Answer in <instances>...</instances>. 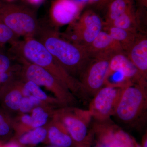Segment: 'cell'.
I'll use <instances>...</instances> for the list:
<instances>
[{"mask_svg": "<svg viewBox=\"0 0 147 147\" xmlns=\"http://www.w3.org/2000/svg\"><path fill=\"white\" fill-rule=\"evenodd\" d=\"M34 38L42 43L66 71L76 79L80 78L91 60L86 47L61 36L46 23H40Z\"/></svg>", "mask_w": 147, "mask_h": 147, "instance_id": "1", "label": "cell"}, {"mask_svg": "<svg viewBox=\"0 0 147 147\" xmlns=\"http://www.w3.org/2000/svg\"><path fill=\"white\" fill-rule=\"evenodd\" d=\"M11 52L17 58H22L44 68L65 86L75 97L89 100L84 93L79 79L68 73L48 51L44 45L34 37L26 38L11 46Z\"/></svg>", "mask_w": 147, "mask_h": 147, "instance_id": "2", "label": "cell"}, {"mask_svg": "<svg viewBox=\"0 0 147 147\" xmlns=\"http://www.w3.org/2000/svg\"><path fill=\"white\" fill-rule=\"evenodd\" d=\"M147 86L133 84L123 88L114 116L131 126L143 125L147 110Z\"/></svg>", "mask_w": 147, "mask_h": 147, "instance_id": "3", "label": "cell"}, {"mask_svg": "<svg viewBox=\"0 0 147 147\" xmlns=\"http://www.w3.org/2000/svg\"><path fill=\"white\" fill-rule=\"evenodd\" d=\"M0 21L18 36L34 37L40 22L33 9L24 4L0 0Z\"/></svg>", "mask_w": 147, "mask_h": 147, "instance_id": "4", "label": "cell"}, {"mask_svg": "<svg viewBox=\"0 0 147 147\" xmlns=\"http://www.w3.org/2000/svg\"><path fill=\"white\" fill-rule=\"evenodd\" d=\"M18 59L23 64L22 73L26 81L45 87L54 94L56 99L63 107L76 105L77 99L75 96L50 72L24 59Z\"/></svg>", "mask_w": 147, "mask_h": 147, "instance_id": "5", "label": "cell"}, {"mask_svg": "<svg viewBox=\"0 0 147 147\" xmlns=\"http://www.w3.org/2000/svg\"><path fill=\"white\" fill-rule=\"evenodd\" d=\"M54 117L66 129L74 143L84 147L88 143V129L92 117L88 110L65 106L55 112Z\"/></svg>", "mask_w": 147, "mask_h": 147, "instance_id": "6", "label": "cell"}, {"mask_svg": "<svg viewBox=\"0 0 147 147\" xmlns=\"http://www.w3.org/2000/svg\"><path fill=\"white\" fill-rule=\"evenodd\" d=\"M64 37L71 42L86 47L102 30L103 21L92 9L86 10L71 24Z\"/></svg>", "mask_w": 147, "mask_h": 147, "instance_id": "7", "label": "cell"}, {"mask_svg": "<svg viewBox=\"0 0 147 147\" xmlns=\"http://www.w3.org/2000/svg\"><path fill=\"white\" fill-rule=\"evenodd\" d=\"M100 146L104 147H140L131 135L122 129L111 119L95 120L92 130Z\"/></svg>", "mask_w": 147, "mask_h": 147, "instance_id": "8", "label": "cell"}, {"mask_svg": "<svg viewBox=\"0 0 147 147\" xmlns=\"http://www.w3.org/2000/svg\"><path fill=\"white\" fill-rule=\"evenodd\" d=\"M123 88L104 86L93 96L88 110L95 120L103 121L114 116Z\"/></svg>", "mask_w": 147, "mask_h": 147, "instance_id": "9", "label": "cell"}, {"mask_svg": "<svg viewBox=\"0 0 147 147\" xmlns=\"http://www.w3.org/2000/svg\"><path fill=\"white\" fill-rule=\"evenodd\" d=\"M110 58L92 59L79 78L82 90L89 98L105 86Z\"/></svg>", "mask_w": 147, "mask_h": 147, "instance_id": "10", "label": "cell"}, {"mask_svg": "<svg viewBox=\"0 0 147 147\" xmlns=\"http://www.w3.org/2000/svg\"><path fill=\"white\" fill-rule=\"evenodd\" d=\"M86 5L77 0H54L50 7V18L58 26L70 24L79 18Z\"/></svg>", "mask_w": 147, "mask_h": 147, "instance_id": "11", "label": "cell"}, {"mask_svg": "<svg viewBox=\"0 0 147 147\" xmlns=\"http://www.w3.org/2000/svg\"><path fill=\"white\" fill-rule=\"evenodd\" d=\"M114 72L121 74L132 84L147 86V80L142 77L124 52L117 53L110 58L108 75Z\"/></svg>", "mask_w": 147, "mask_h": 147, "instance_id": "12", "label": "cell"}, {"mask_svg": "<svg viewBox=\"0 0 147 147\" xmlns=\"http://www.w3.org/2000/svg\"><path fill=\"white\" fill-rule=\"evenodd\" d=\"M86 48L91 59L111 58L117 53L124 52L119 42L103 30L101 31L95 39Z\"/></svg>", "mask_w": 147, "mask_h": 147, "instance_id": "13", "label": "cell"}, {"mask_svg": "<svg viewBox=\"0 0 147 147\" xmlns=\"http://www.w3.org/2000/svg\"><path fill=\"white\" fill-rule=\"evenodd\" d=\"M142 77L147 80V38L140 33L134 43L125 53Z\"/></svg>", "mask_w": 147, "mask_h": 147, "instance_id": "14", "label": "cell"}, {"mask_svg": "<svg viewBox=\"0 0 147 147\" xmlns=\"http://www.w3.org/2000/svg\"><path fill=\"white\" fill-rule=\"evenodd\" d=\"M47 135L50 143L55 146L69 147L74 143L63 125L54 117Z\"/></svg>", "mask_w": 147, "mask_h": 147, "instance_id": "15", "label": "cell"}, {"mask_svg": "<svg viewBox=\"0 0 147 147\" xmlns=\"http://www.w3.org/2000/svg\"><path fill=\"white\" fill-rule=\"evenodd\" d=\"M102 30L119 42L125 53L131 47L140 34L138 32L125 30L104 23Z\"/></svg>", "mask_w": 147, "mask_h": 147, "instance_id": "16", "label": "cell"}, {"mask_svg": "<svg viewBox=\"0 0 147 147\" xmlns=\"http://www.w3.org/2000/svg\"><path fill=\"white\" fill-rule=\"evenodd\" d=\"M139 22V13L133 6L110 24L103 23L125 30L138 32Z\"/></svg>", "mask_w": 147, "mask_h": 147, "instance_id": "17", "label": "cell"}, {"mask_svg": "<svg viewBox=\"0 0 147 147\" xmlns=\"http://www.w3.org/2000/svg\"><path fill=\"white\" fill-rule=\"evenodd\" d=\"M134 0H112L105 9V20L109 24L134 6Z\"/></svg>", "mask_w": 147, "mask_h": 147, "instance_id": "18", "label": "cell"}, {"mask_svg": "<svg viewBox=\"0 0 147 147\" xmlns=\"http://www.w3.org/2000/svg\"><path fill=\"white\" fill-rule=\"evenodd\" d=\"M0 47V93L13 80L12 74V55L5 53Z\"/></svg>", "mask_w": 147, "mask_h": 147, "instance_id": "19", "label": "cell"}, {"mask_svg": "<svg viewBox=\"0 0 147 147\" xmlns=\"http://www.w3.org/2000/svg\"><path fill=\"white\" fill-rule=\"evenodd\" d=\"M21 85H18L17 88H13V81H12L6 86L2 91H6L4 92V93H2L4 94V104L7 108L11 110H19L21 100L23 97V93L21 92L23 88H18Z\"/></svg>", "mask_w": 147, "mask_h": 147, "instance_id": "20", "label": "cell"}, {"mask_svg": "<svg viewBox=\"0 0 147 147\" xmlns=\"http://www.w3.org/2000/svg\"><path fill=\"white\" fill-rule=\"evenodd\" d=\"M47 134V131L45 128L37 127L24 134L20 138L19 142L24 145L37 144L44 140Z\"/></svg>", "mask_w": 147, "mask_h": 147, "instance_id": "21", "label": "cell"}, {"mask_svg": "<svg viewBox=\"0 0 147 147\" xmlns=\"http://www.w3.org/2000/svg\"><path fill=\"white\" fill-rule=\"evenodd\" d=\"M23 88L30 93V94L37 98L42 101H48L50 102L56 103L61 105L60 102L56 98H48L45 92L43 91L40 88L39 86L34 82L31 81H27V82L23 85Z\"/></svg>", "mask_w": 147, "mask_h": 147, "instance_id": "22", "label": "cell"}, {"mask_svg": "<svg viewBox=\"0 0 147 147\" xmlns=\"http://www.w3.org/2000/svg\"><path fill=\"white\" fill-rule=\"evenodd\" d=\"M18 36L0 21V47L7 44L13 45L19 41Z\"/></svg>", "mask_w": 147, "mask_h": 147, "instance_id": "23", "label": "cell"}, {"mask_svg": "<svg viewBox=\"0 0 147 147\" xmlns=\"http://www.w3.org/2000/svg\"><path fill=\"white\" fill-rule=\"evenodd\" d=\"M31 117V125L33 128L42 127L46 124L49 115L41 107H38L33 109Z\"/></svg>", "mask_w": 147, "mask_h": 147, "instance_id": "24", "label": "cell"}, {"mask_svg": "<svg viewBox=\"0 0 147 147\" xmlns=\"http://www.w3.org/2000/svg\"><path fill=\"white\" fill-rule=\"evenodd\" d=\"M34 106L33 102L28 96H24L21 99L19 110L21 113H28L33 110Z\"/></svg>", "mask_w": 147, "mask_h": 147, "instance_id": "25", "label": "cell"}, {"mask_svg": "<svg viewBox=\"0 0 147 147\" xmlns=\"http://www.w3.org/2000/svg\"><path fill=\"white\" fill-rule=\"evenodd\" d=\"M112 0H89L87 5L92 6L98 10H105L109 3Z\"/></svg>", "mask_w": 147, "mask_h": 147, "instance_id": "26", "label": "cell"}, {"mask_svg": "<svg viewBox=\"0 0 147 147\" xmlns=\"http://www.w3.org/2000/svg\"><path fill=\"white\" fill-rule=\"evenodd\" d=\"M10 130V125L5 116L0 113V136L8 134Z\"/></svg>", "mask_w": 147, "mask_h": 147, "instance_id": "27", "label": "cell"}, {"mask_svg": "<svg viewBox=\"0 0 147 147\" xmlns=\"http://www.w3.org/2000/svg\"><path fill=\"white\" fill-rule=\"evenodd\" d=\"M21 121L24 124L31 126V117L28 115H25L21 117Z\"/></svg>", "mask_w": 147, "mask_h": 147, "instance_id": "28", "label": "cell"}, {"mask_svg": "<svg viewBox=\"0 0 147 147\" xmlns=\"http://www.w3.org/2000/svg\"><path fill=\"white\" fill-rule=\"evenodd\" d=\"M138 5L141 9L146 8L147 7V0H137Z\"/></svg>", "mask_w": 147, "mask_h": 147, "instance_id": "29", "label": "cell"}, {"mask_svg": "<svg viewBox=\"0 0 147 147\" xmlns=\"http://www.w3.org/2000/svg\"><path fill=\"white\" fill-rule=\"evenodd\" d=\"M26 1L31 4L37 5L40 4L43 0H26Z\"/></svg>", "mask_w": 147, "mask_h": 147, "instance_id": "30", "label": "cell"}, {"mask_svg": "<svg viewBox=\"0 0 147 147\" xmlns=\"http://www.w3.org/2000/svg\"><path fill=\"white\" fill-rule=\"evenodd\" d=\"M142 147H147V134H145L142 143Z\"/></svg>", "mask_w": 147, "mask_h": 147, "instance_id": "31", "label": "cell"}, {"mask_svg": "<svg viewBox=\"0 0 147 147\" xmlns=\"http://www.w3.org/2000/svg\"><path fill=\"white\" fill-rule=\"evenodd\" d=\"M3 147H19L18 145L16 144L11 143V144H8L6 145Z\"/></svg>", "mask_w": 147, "mask_h": 147, "instance_id": "32", "label": "cell"}, {"mask_svg": "<svg viewBox=\"0 0 147 147\" xmlns=\"http://www.w3.org/2000/svg\"><path fill=\"white\" fill-rule=\"evenodd\" d=\"M77 1H79L84 2L86 3L87 4L89 0H77Z\"/></svg>", "mask_w": 147, "mask_h": 147, "instance_id": "33", "label": "cell"}, {"mask_svg": "<svg viewBox=\"0 0 147 147\" xmlns=\"http://www.w3.org/2000/svg\"><path fill=\"white\" fill-rule=\"evenodd\" d=\"M7 1H13V0H5Z\"/></svg>", "mask_w": 147, "mask_h": 147, "instance_id": "34", "label": "cell"}, {"mask_svg": "<svg viewBox=\"0 0 147 147\" xmlns=\"http://www.w3.org/2000/svg\"><path fill=\"white\" fill-rule=\"evenodd\" d=\"M99 147H104L102 146H100Z\"/></svg>", "mask_w": 147, "mask_h": 147, "instance_id": "35", "label": "cell"}, {"mask_svg": "<svg viewBox=\"0 0 147 147\" xmlns=\"http://www.w3.org/2000/svg\"><path fill=\"white\" fill-rule=\"evenodd\" d=\"M0 147H1V146H0Z\"/></svg>", "mask_w": 147, "mask_h": 147, "instance_id": "36", "label": "cell"}]
</instances>
